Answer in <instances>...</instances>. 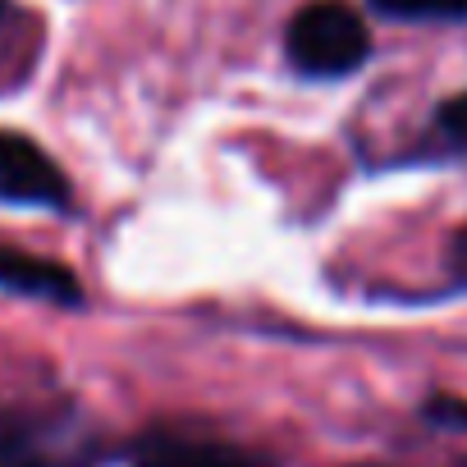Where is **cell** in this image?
I'll return each instance as SVG.
<instances>
[{
  "mask_svg": "<svg viewBox=\"0 0 467 467\" xmlns=\"http://www.w3.org/2000/svg\"><path fill=\"white\" fill-rule=\"evenodd\" d=\"M97 440L74 412L0 408V467H92Z\"/></svg>",
  "mask_w": 467,
  "mask_h": 467,
  "instance_id": "cell-1",
  "label": "cell"
},
{
  "mask_svg": "<svg viewBox=\"0 0 467 467\" xmlns=\"http://www.w3.org/2000/svg\"><path fill=\"white\" fill-rule=\"evenodd\" d=\"M289 60L312 74V78H339L353 74L367 56H371V37L367 24L339 5V0H317V5H303L289 24Z\"/></svg>",
  "mask_w": 467,
  "mask_h": 467,
  "instance_id": "cell-2",
  "label": "cell"
},
{
  "mask_svg": "<svg viewBox=\"0 0 467 467\" xmlns=\"http://www.w3.org/2000/svg\"><path fill=\"white\" fill-rule=\"evenodd\" d=\"M0 202L42 206V211H65L69 206L65 170L33 138L10 133V129H0Z\"/></svg>",
  "mask_w": 467,
  "mask_h": 467,
  "instance_id": "cell-3",
  "label": "cell"
},
{
  "mask_svg": "<svg viewBox=\"0 0 467 467\" xmlns=\"http://www.w3.org/2000/svg\"><path fill=\"white\" fill-rule=\"evenodd\" d=\"M0 289L19 294V298L60 303V307H78V298H83L74 271H65L60 262H47V257L15 253V248H0Z\"/></svg>",
  "mask_w": 467,
  "mask_h": 467,
  "instance_id": "cell-4",
  "label": "cell"
},
{
  "mask_svg": "<svg viewBox=\"0 0 467 467\" xmlns=\"http://www.w3.org/2000/svg\"><path fill=\"white\" fill-rule=\"evenodd\" d=\"M133 467H266V458L224 444V440H188V435H156L133 453Z\"/></svg>",
  "mask_w": 467,
  "mask_h": 467,
  "instance_id": "cell-5",
  "label": "cell"
},
{
  "mask_svg": "<svg viewBox=\"0 0 467 467\" xmlns=\"http://www.w3.org/2000/svg\"><path fill=\"white\" fill-rule=\"evenodd\" d=\"M389 19H462L467 0H371Z\"/></svg>",
  "mask_w": 467,
  "mask_h": 467,
  "instance_id": "cell-6",
  "label": "cell"
},
{
  "mask_svg": "<svg viewBox=\"0 0 467 467\" xmlns=\"http://www.w3.org/2000/svg\"><path fill=\"white\" fill-rule=\"evenodd\" d=\"M440 133L453 138L458 147H467V92L440 106Z\"/></svg>",
  "mask_w": 467,
  "mask_h": 467,
  "instance_id": "cell-7",
  "label": "cell"
},
{
  "mask_svg": "<svg viewBox=\"0 0 467 467\" xmlns=\"http://www.w3.org/2000/svg\"><path fill=\"white\" fill-rule=\"evenodd\" d=\"M5 15H10V0H0V24H5Z\"/></svg>",
  "mask_w": 467,
  "mask_h": 467,
  "instance_id": "cell-8",
  "label": "cell"
}]
</instances>
